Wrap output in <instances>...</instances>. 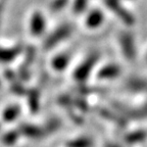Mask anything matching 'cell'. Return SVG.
Returning a JSON list of instances; mask_svg holds the SVG:
<instances>
[{"mask_svg": "<svg viewBox=\"0 0 147 147\" xmlns=\"http://www.w3.org/2000/svg\"><path fill=\"white\" fill-rule=\"evenodd\" d=\"M119 45L124 57L128 61H134L137 56L136 42L133 34L128 31L121 32L119 35Z\"/></svg>", "mask_w": 147, "mask_h": 147, "instance_id": "6da1fadb", "label": "cell"}, {"mask_svg": "<svg viewBox=\"0 0 147 147\" xmlns=\"http://www.w3.org/2000/svg\"><path fill=\"white\" fill-rule=\"evenodd\" d=\"M103 3L110 11L117 16L119 21H122L127 26H133L135 18L128 9L122 4L121 0H103Z\"/></svg>", "mask_w": 147, "mask_h": 147, "instance_id": "7a4b0ae2", "label": "cell"}, {"mask_svg": "<svg viewBox=\"0 0 147 147\" xmlns=\"http://www.w3.org/2000/svg\"><path fill=\"white\" fill-rule=\"evenodd\" d=\"M99 58V54L97 52H93L86 58L82 63L77 67L75 71V79L79 82H83L88 78L92 69H94Z\"/></svg>", "mask_w": 147, "mask_h": 147, "instance_id": "3957f363", "label": "cell"}, {"mask_svg": "<svg viewBox=\"0 0 147 147\" xmlns=\"http://www.w3.org/2000/svg\"><path fill=\"white\" fill-rule=\"evenodd\" d=\"M71 32H73V28L69 24H64V25L60 26L57 28L48 38L46 39L45 42V47L46 48H51L54 47L56 44H59L62 42V40L67 39L71 36Z\"/></svg>", "mask_w": 147, "mask_h": 147, "instance_id": "277c9868", "label": "cell"}, {"mask_svg": "<svg viewBox=\"0 0 147 147\" xmlns=\"http://www.w3.org/2000/svg\"><path fill=\"white\" fill-rule=\"evenodd\" d=\"M30 32L34 36H40L43 34L46 28V22L44 16L40 11H35L32 13L29 22Z\"/></svg>", "mask_w": 147, "mask_h": 147, "instance_id": "5b68a950", "label": "cell"}, {"mask_svg": "<svg viewBox=\"0 0 147 147\" xmlns=\"http://www.w3.org/2000/svg\"><path fill=\"white\" fill-rule=\"evenodd\" d=\"M125 87L128 91L135 93H146L147 94V80L138 77H132L126 81Z\"/></svg>", "mask_w": 147, "mask_h": 147, "instance_id": "8992f818", "label": "cell"}, {"mask_svg": "<svg viewBox=\"0 0 147 147\" xmlns=\"http://www.w3.org/2000/svg\"><path fill=\"white\" fill-rule=\"evenodd\" d=\"M121 75V67L115 63H109L103 67L98 71V78L100 80H113Z\"/></svg>", "mask_w": 147, "mask_h": 147, "instance_id": "52a82bcc", "label": "cell"}, {"mask_svg": "<svg viewBox=\"0 0 147 147\" xmlns=\"http://www.w3.org/2000/svg\"><path fill=\"white\" fill-rule=\"evenodd\" d=\"M104 21V16L101 10L94 9L89 12V14L86 18V27L89 29H97L99 28Z\"/></svg>", "mask_w": 147, "mask_h": 147, "instance_id": "ba28073f", "label": "cell"}, {"mask_svg": "<svg viewBox=\"0 0 147 147\" xmlns=\"http://www.w3.org/2000/svg\"><path fill=\"white\" fill-rule=\"evenodd\" d=\"M94 142L89 137H80L67 143V147H93Z\"/></svg>", "mask_w": 147, "mask_h": 147, "instance_id": "9c48e42d", "label": "cell"}, {"mask_svg": "<svg viewBox=\"0 0 147 147\" xmlns=\"http://www.w3.org/2000/svg\"><path fill=\"white\" fill-rule=\"evenodd\" d=\"M20 52L18 47L12 48H0V61H10Z\"/></svg>", "mask_w": 147, "mask_h": 147, "instance_id": "30bf717a", "label": "cell"}, {"mask_svg": "<svg viewBox=\"0 0 147 147\" xmlns=\"http://www.w3.org/2000/svg\"><path fill=\"white\" fill-rule=\"evenodd\" d=\"M147 136V133L144 131H136L133 133H130L126 136L125 140L130 144H135V143H140L145 140V138Z\"/></svg>", "mask_w": 147, "mask_h": 147, "instance_id": "8fae6325", "label": "cell"}, {"mask_svg": "<svg viewBox=\"0 0 147 147\" xmlns=\"http://www.w3.org/2000/svg\"><path fill=\"white\" fill-rule=\"evenodd\" d=\"M69 60V56L67 54H60L53 59L52 67L55 69H57V71H62V69L67 67Z\"/></svg>", "mask_w": 147, "mask_h": 147, "instance_id": "7c38bea8", "label": "cell"}, {"mask_svg": "<svg viewBox=\"0 0 147 147\" xmlns=\"http://www.w3.org/2000/svg\"><path fill=\"white\" fill-rule=\"evenodd\" d=\"M22 131L24 132V134H25L26 136H29V137L39 138L40 136H42V131L35 126L25 125V126L22 127Z\"/></svg>", "mask_w": 147, "mask_h": 147, "instance_id": "4fadbf2b", "label": "cell"}, {"mask_svg": "<svg viewBox=\"0 0 147 147\" xmlns=\"http://www.w3.org/2000/svg\"><path fill=\"white\" fill-rule=\"evenodd\" d=\"M18 113H20V109L18 106H10V107L6 108L3 113V119L5 122H11L16 117H18Z\"/></svg>", "mask_w": 147, "mask_h": 147, "instance_id": "5bb4252c", "label": "cell"}, {"mask_svg": "<svg viewBox=\"0 0 147 147\" xmlns=\"http://www.w3.org/2000/svg\"><path fill=\"white\" fill-rule=\"evenodd\" d=\"M89 0H74L73 2V10L76 13H82L86 9Z\"/></svg>", "mask_w": 147, "mask_h": 147, "instance_id": "9a60e30c", "label": "cell"}, {"mask_svg": "<svg viewBox=\"0 0 147 147\" xmlns=\"http://www.w3.org/2000/svg\"><path fill=\"white\" fill-rule=\"evenodd\" d=\"M69 0H53L51 3V9L54 11H59L67 4Z\"/></svg>", "mask_w": 147, "mask_h": 147, "instance_id": "2e32d148", "label": "cell"}, {"mask_svg": "<svg viewBox=\"0 0 147 147\" xmlns=\"http://www.w3.org/2000/svg\"><path fill=\"white\" fill-rule=\"evenodd\" d=\"M108 147H119V146H117V145H109Z\"/></svg>", "mask_w": 147, "mask_h": 147, "instance_id": "e0dca14e", "label": "cell"}, {"mask_svg": "<svg viewBox=\"0 0 147 147\" xmlns=\"http://www.w3.org/2000/svg\"><path fill=\"white\" fill-rule=\"evenodd\" d=\"M146 62H147V54H146Z\"/></svg>", "mask_w": 147, "mask_h": 147, "instance_id": "ac0fdd59", "label": "cell"}]
</instances>
